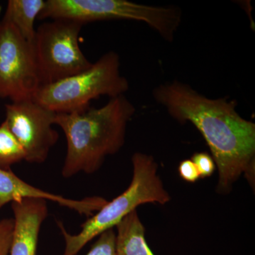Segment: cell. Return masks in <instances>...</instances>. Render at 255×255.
Instances as JSON below:
<instances>
[{"label": "cell", "instance_id": "cell-6", "mask_svg": "<svg viewBox=\"0 0 255 255\" xmlns=\"http://www.w3.org/2000/svg\"><path fill=\"white\" fill-rule=\"evenodd\" d=\"M84 23L56 18L42 23L32 42L42 85L73 76L92 65L79 44Z\"/></svg>", "mask_w": 255, "mask_h": 255}, {"label": "cell", "instance_id": "cell-7", "mask_svg": "<svg viewBox=\"0 0 255 255\" xmlns=\"http://www.w3.org/2000/svg\"><path fill=\"white\" fill-rule=\"evenodd\" d=\"M41 86L32 43L7 18L0 19V98L33 99Z\"/></svg>", "mask_w": 255, "mask_h": 255}, {"label": "cell", "instance_id": "cell-14", "mask_svg": "<svg viewBox=\"0 0 255 255\" xmlns=\"http://www.w3.org/2000/svg\"><path fill=\"white\" fill-rule=\"evenodd\" d=\"M99 236V239L86 255H117L114 228L105 231Z\"/></svg>", "mask_w": 255, "mask_h": 255}, {"label": "cell", "instance_id": "cell-17", "mask_svg": "<svg viewBox=\"0 0 255 255\" xmlns=\"http://www.w3.org/2000/svg\"><path fill=\"white\" fill-rule=\"evenodd\" d=\"M178 172L180 177L186 182L194 183L201 178L195 164L191 159L182 161L178 167Z\"/></svg>", "mask_w": 255, "mask_h": 255}, {"label": "cell", "instance_id": "cell-1", "mask_svg": "<svg viewBox=\"0 0 255 255\" xmlns=\"http://www.w3.org/2000/svg\"><path fill=\"white\" fill-rule=\"evenodd\" d=\"M152 95L172 118L200 131L219 169V193H229L243 174L254 185L255 124L238 113L235 102L208 98L179 81L159 85Z\"/></svg>", "mask_w": 255, "mask_h": 255}, {"label": "cell", "instance_id": "cell-5", "mask_svg": "<svg viewBox=\"0 0 255 255\" xmlns=\"http://www.w3.org/2000/svg\"><path fill=\"white\" fill-rule=\"evenodd\" d=\"M65 18L85 24L107 20H133L147 23L166 41H173L180 25V10L127 0H47L38 19Z\"/></svg>", "mask_w": 255, "mask_h": 255}, {"label": "cell", "instance_id": "cell-18", "mask_svg": "<svg viewBox=\"0 0 255 255\" xmlns=\"http://www.w3.org/2000/svg\"><path fill=\"white\" fill-rule=\"evenodd\" d=\"M1 6H0V16H1Z\"/></svg>", "mask_w": 255, "mask_h": 255}, {"label": "cell", "instance_id": "cell-13", "mask_svg": "<svg viewBox=\"0 0 255 255\" xmlns=\"http://www.w3.org/2000/svg\"><path fill=\"white\" fill-rule=\"evenodd\" d=\"M25 160V152L4 122L0 125V169L11 170L13 164Z\"/></svg>", "mask_w": 255, "mask_h": 255}, {"label": "cell", "instance_id": "cell-9", "mask_svg": "<svg viewBox=\"0 0 255 255\" xmlns=\"http://www.w3.org/2000/svg\"><path fill=\"white\" fill-rule=\"evenodd\" d=\"M26 198H36L53 201L59 205L76 211L78 214L92 216L103 206L100 196L87 197L81 200L68 199L47 192L25 182L11 170L0 169V209L8 203Z\"/></svg>", "mask_w": 255, "mask_h": 255}, {"label": "cell", "instance_id": "cell-3", "mask_svg": "<svg viewBox=\"0 0 255 255\" xmlns=\"http://www.w3.org/2000/svg\"><path fill=\"white\" fill-rule=\"evenodd\" d=\"M132 180L127 190L92 215L82 225L80 233L70 234L61 223H58L65 241L63 255H76L89 242L117 226L137 206L169 202L170 196L157 173L158 166L153 157L136 152L132 155Z\"/></svg>", "mask_w": 255, "mask_h": 255}, {"label": "cell", "instance_id": "cell-12", "mask_svg": "<svg viewBox=\"0 0 255 255\" xmlns=\"http://www.w3.org/2000/svg\"><path fill=\"white\" fill-rule=\"evenodd\" d=\"M45 3L44 0H9L4 17L32 43L36 35L35 21L44 8Z\"/></svg>", "mask_w": 255, "mask_h": 255}, {"label": "cell", "instance_id": "cell-4", "mask_svg": "<svg viewBox=\"0 0 255 255\" xmlns=\"http://www.w3.org/2000/svg\"><path fill=\"white\" fill-rule=\"evenodd\" d=\"M128 89V82L121 75L119 55L110 51L81 73L42 85L33 99L55 113H70L88 108L100 96L114 98Z\"/></svg>", "mask_w": 255, "mask_h": 255}, {"label": "cell", "instance_id": "cell-16", "mask_svg": "<svg viewBox=\"0 0 255 255\" xmlns=\"http://www.w3.org/2000/svg\"><path fill=\"white\" fill-rule=\"evenodd\" d=\"M191 160L195 164L200 177H209L214 174L216 163L212 156L206 152H197L192 156Z\"/></svg>", "mask_w": 255, "mask_h": 255}, {"label": "cell", "instance_id": "cell-10", "mask_svg": "<svg viewBox=\"0 0 255 255\" xmlns=\"http://www.w3.org/2000/svg\"><path fill=\"white\" fill-rule=\"evenodd\" d=\"M14 228L9 255H36L42 223L48 216L47 201L26 198L11 203Z\"/></svg>", "mask_w": 255, "mask_h": 255}, {"label": "cell", "instance_id": "cell-15", "mask_svg": "<svg viewBox=\"0 0 255 255\" xmlns=\"http://www.w3.org/2000/svg\"><path fill=\"white\" fill-rule=\"evenodd\" d=\"M14 228V219L0 221V255H9Z\"/></svg>", "mask_w": 255, "mask_h": 255}, {"label": "cell", "instance_id": "cell-2", "mask_svg": "<svg viewBox=\"0 0 255 255\" xmlns=\"http://www.w3.org/2000/svg\"><path fill=\"white\" fill-rule=\"evenodd\" d=\"M135 108L124 95L111 98L99 109L88 108L56 114L55 125L67 140V154L62 175L97 172L107 156L120 150L125 142L128 124Z\"/></svg>", "mask_w": 255, "mask_h": 255}, {"label": "cell", "instance_id": "cell-11", "mask_svg": "<svg viewBox=\"0 0 255 255\" xmlns=\"http://www.w3.org/2000/svg\"><path fill=\"white\" fill-rule=\"evenodd\" d=\"M116 252L117 255H154L145 237V228L136 210L117 225Z\"/></svg>", "mask_w": 255, "mask_h": 255}, {"label": "cell", "instance_id": "cell-8", "mask_svg": "<svg viewBox=\"0 0 255 255\" xmlns=\"http://www.w3.org/2000/svg\"><path fill=\"white\" fill-rule=\"evenodd\" d=\"M5 112L4 122L23 147L25 160L44 162L59 137L53 128L57 113L33 98L8 104Z\"/></svg>", "mask_w": 255, "mask_h": 255}]
</instances>
